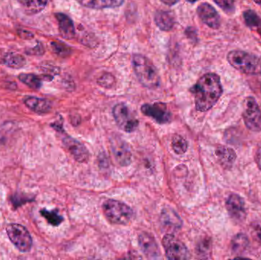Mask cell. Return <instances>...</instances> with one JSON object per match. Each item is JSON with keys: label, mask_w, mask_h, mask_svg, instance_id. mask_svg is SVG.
<instances>
[{"label": "cell", "mask_w": 261, "mask_h": 260, "mask_svg": "<svg viewBox=\"0 0 261 260\" xmlns=\"http://www.w3.org/2000/svg\"><path fill=\"white\" fill-rule=\"evenodd\" d=\"M163 3L167 5V6H173V5L176 4L179 0H161Z\"/></svg>", "instance_id": "cell-34"}, {"label": "cell", "mask_w": 261, "mask_h": 260, "mask_svg": "<svg viewBox=\"0 0 261 260\" xmlns=\"http://www.w3.org/2000/svg\"><path fill=\"white\" fill-rule=\"evenodd\" d=\"M256 4L258 5L261 8V0H253Z\"/></svg>", "instance_id": "cell-36"}, {"label": "cell", "mask_w": 261, "mask_h": 260, "mask_svg": "<svg viewBox=\"0 0 261 260\" xmlns=\"http://www.w3.org/2000/svg\"><path fill=\"white\" fill-rule=\"evenodd\" d=\"M113 113L118 126L125 132H133L138 128L139 124L138 119L125 104L119 103L115 105Z\"/></svg>", "instance_id": "cell-6"}, {"label": "cell", "mask_w": 261, "mask_h": 260, "mask_svg": "<svg viewBox=\"0 0 261 260\" xmlns=\"http://www.w3.org/2000/svg\"><path fill=\"white\" fill-rule=\"evenodd\" d=\"M132 67L141 85L149 89H154L159 85V73L148 58L144 55H134Z\"/></svg>", "instance_id": "cell-2"}, {"label": "cell", "mask_w": 261, "mask_h": 260, "mask_svg": "<svg viewBox=\"0 0 261 260\" xmlns=\"http://www.w3.org/2000/svg\"><path fill=\"white\" fill-rule=\"evenodd\" d=\"M48 0H28L22 5L24 12L29 15H35L39 13L45 9Z\"/></svg>", "instance_id": "cell-22"}, {"label": "cell", "mask_w": 261, "mask_h": 260, "mask_svg": "<svg viewBox=\"0 0 261 260\" xmlns=\"http://www.w3.org/2000/svg\"><path fill=\"white\" fill-rule=\"evenodd\" d=\"M63 143L69 152L78 162H86L88 160L89 154L84 145L69 136L63 137Z\"/></svg>", "instance_id": "cell-14"}, {"label": "cell", "mask_w": 261, "mask_h": 260, "mask_svg": "<svg viewBox=\"0 0 261 260\" xmlns=\"http://www.w3.org/2000/svg\"><path fill=\"white\" fill-rule=\"evenodd\" d=\"M256 28H257V32H258V33L261 35V22L258 24V26H257Z\"/></svg>", "instance_id": "cell-35"}, {"label": "cell", "mask_w": 261, "mask_h": 260, "mask_svg": "<svg viewBox=\"0 0 261 260\" xmlns=\"http://www.w3.org/2000/svg\"><path fill=\"white\" fill-rule=\"evenodd\" d=\"M143 114L151 118L159 124H166L170 122L171 116L165 104H145L141 108Z\"/></svg>", "instance_id": "cell-11"}, {"label": "cell", "mask_w": 261, "mask_h": 260, "mask_svg": "<svg viewBox=\"0 0 261 260\" xmlns=\"http://www.w3.org/2000/svg\"><path fill=\"white\" fill-rule=\"evenodd\" d=\"M102 211L107 219L115 224H128L134 218V212L129 206L122 201L108 199L102 205Z\"/></svg>", "instance_id": "cell-4"}, {"label": "cell", "mask_w": 261, "mask_h": 260, "mask_svg": "<svg viewBox=\"0 0 261 260\" xmlns=\"http://www.w3.org/2000/svg\"><path fill=\"white\" fill-rule=\"evenodd\" d=\"M227 60L231 67L241 73L253 76L261 74V57L257 55L234 50L228 53Z\"/></svg>", "instance_id": "cell-3"}, {"label": "cell", "mask_w": 261, "mask_h": 260, "mask_svg": "<svg viewBox=\"0 0 261 260\" xmlns=\"http://www.w3.org/2000/svg\"><path fill=\"white\" fill-rule=\"evenodd\" d=\"M187 2H189V3H196V2H197L198 0H187Z\"/></svg>", "instance_id": "cell-39"}, {"label": "cell", "mask_w": 261, "mask_h": 260, "mask_svg": "<svg viewBox=\"0 0 261 260\" xmlns=\"http://www.w3.org/2000/svg\"><path fill=\"white\" fill-rule=\"evenodd\" d=\"M255 160L257 166L261 170V141L257 147V151H256Z\"/></svg>", "instance_id": "cell-33"}, {"label": "cell", "mask_w": 261, "mask_h": 260, "mask_svg": "<svg viewBox=\"0 0 261 260\" xmlns=\"http://www.w3.org/2000/svg\"><path fill=\"white\" fill-rule=\"evenodd\" d=\"M18 3H21V5L24 4L28 0H17Z\"/></svg>", "instance_id": "cell-38"}, {"label": "cell", "mask_w": 261, "mask_h": 260, "mask_svg": "<svg viewBox=\"0 0 261 260\" xmlns=\"http://www.w3.org/2000/svg\"><path fill=\"white\" fill-rule=\"evenodd\" d=\"M245 23L251 28H256L261 22L260 17L252 10H247L244 12Z\"/></svg>", "instance_id": "cell-27"}, {"label": "cell", "mask_w": 261, "mask_h": 260, "mask_svg": "<svg viewBox=\"0 0 261 260\" xmlns=\"http://www.w3.org/2000/svg\"><path fill=\"white\" fill-rule=\"evenodd\" d=\"M154 21L158 27L164 32L172 30L175 24L173 14L167 11H158L155 13Z\"/></svg>", "instance_id": "cell-19"}, {"label": "cell", "mask_w": 261, "mask_h": 260, "mask_svg": "<svg viewBox=\"0 0 261 260\" xmlns=\"http://www.w3.org/2000/svg\"><path fill=\"white\" fill-rule=\"evenodd\" d=\"M161 225L167 230H177L182 226L180 217L174 211L164 209L161 215Z\"/></svg>", "instance_id": "cell-16"}, {"label": "cell", "mask_w": 261, "mask_h": 260, "mask_svg": "<svg viewBox=\"0 0 261 260\" xmlns=\"http://www.w3.org/2000/svg\"><path fill=\"white\" fill-rule=\"evenodd\" d=\"M138 242L143 253L149 259H159L161 257V251L156 241L153 236L149 234L143 232L139 235Z\"/></svg>", "instance_id": "cell-13"}, {"label": "cell", "mask_w": 261, "mask_h": 260, "mask_svg": "<svg viewBox=\"0 0 261 260\" xmlns=\"http://www.w3.org/2000/svg\"><path fill=\"white\" fill-rule=\"evenodd\" d=\"M6 233L11 242L21 253L30 251L33 244L32 236L25 227L19 224H10L6 227Z\"/></svg>", "instance_id": "cell-5"}, {"label": "cell", "mask_w": 261, "mask_h": 260, "mask_svg": "<svg viewBox=\"0 0 261 260\" xmlns=\"http://www.w3.org/2000/svg\"><path fill=\"white\" fill-rule=\"evenodd\" d=\"M27 53L32 55H41L44 53V47L41 43H38L33 48L29 49Z\"/></svg>", "instance_id": "cell-32"}, {"label": "cell", "mask_w": 261, "mask_h": 260, "mask_svg": "<svg viewBox=\"0 0 261 260\" xmlns=\"http://www.w3.org/2000/svg\"><path fill=\"white\" fill-rule=\"evenodd\" d=\"M40 213L47 220V222L50 225L55 226V227L59 226L64 221L62 216H61L56 211H49L47 210V209H43L40 211Z\"/></svg>", "instance_id": "cell-25"}, {"label": "cell", "mask_w": 261, "mask_h": 260, "mask_svg": "<svg viewBox=\"0 0 261 260\" xmlns=\"http://www.w3.org/2000/svg\"><path fill=\"white\" fill-rule=\"evenodd\" d=\"M18 79L23 83L33 90H39L42 85L41 78L33 73H21Z\"/></svg>", "instance_id": "cell-23"}, {"label": "cell", "mask_w": 261, "mask_h": 260, "mask_svg": "<svg viewBox=\"0 0 261 260\" xmlns=\"http://www.w3.org/2000/svg\"><path fill=\"white\" fill-rule=\"evenodd\" d=\"M214 2L226 13L232 14L236 10L234 0H214Z\"/></svg>", "instance_id": "cell-28"}, {"label": "cell", "mask_w": 261, "mask_h": 260, "mask_svg": "<svg viewBox=\"0 0 261 260\" xmlns=\"http://www.w3.org/2000/svg\"><path fill=\"white\" fill-rule=\"evenodd\" d=\"M58 22L60 35L64 39L70 40L74 38L75 27L71 18L64 13L55 14Z\"/></svg>", "instance_id": "cell-15"}, {"label": "cell", "mask_w": 261, "mask_h": 260, "mask_svg": "<svg viewBox=\"0 0 261 260\" xmlns=\"http://www.w3.org/2000/svg\"><path fill=\"white\" fill-rule=\"evenodd\" d=\"M230 217L237 222L243 221L246 218V209L243 198L237 194L229 195L225 203Z\"/></svg>", "instance_id": "cell-10"}, {"label": "cell", "mask_w": 261, "mask_h": 260, "mask_svg": "<svg viewBox=\"0 0 261 260\" xmlns=\"http://www.w3.org/2000/svg\"><path fill=\"white\" fill-rule=\"evenodd\" d=\"M197 13L202 22L211 28L218 29L220 27V15L211 5L207 3L199 5L197 9Z\"/></svg>", "instance_id": "cell-12"}, {"label": "cell", "mask_w": 261, "mask_h": 260, "mask_svg": "<svg viewBox=\"0 0 261 260\" xmlns=\"http://www.w3.org/2000/svg\"><path fill=\"white\" fill-rule=\"evenodd\" d=\"M163 247L166 256L170 259H188L190 258V252L184 243L176 237L167 235L163 238Z\"/></svg>", "instance_id": "cell-8"}, {"label": "cell", "mask_w": 261, "mask_h": 260, "mask_svg": "<svg viewBox=\"0 0 261 260\" xmlns=\"http://www.w3.org/2000/svg\"><path fill=\"white\" fill-rule=\"evenodd\" d=\"M199 255H203L202 258H204V255H207V253H210V250H211V243L208 241H204L201 243L199 245Z\"/></svg>", "instance_id": "cell-31"}, {"label": "cell", "mask_w": 261, "mask_h": 260, "mask_svg": "<svg viewBox=\"0 0 261 260\" xmlns=\"http://www.w3.org/2000/svg\"><path fill=\"white\" fill-rule=\"evenodd\" d=\"M24 103L29 109L38 114H45L51 109L50 101L35 96H28L24 99Z\"/></svg>", "instance_id": "cell-17"}, {"label": "cell", "mask_w": 261, "mask_h": 260, "mask_svg": "<svg viewBox=\"0 0 261 260\" xmlns=\"http://www.w3.org/2000/svg\"><path fill=\"white\" fill-rule=\"evenodd\" d=\"M54 50L58 54L65 55L68 53L69 49L66 47L63 43L61 42H53L51 44Z\"/></svg>", "instance_id": "cell-30"}, {"label": "cell", "mask_w": 261, "mask_h": 260, "mask_svg": "<svg viewBox=\"0 0 261 260\" xmlns=\"http://www.w3.org/2000/svg\"><path fill=\"white\" fill-rule=\"evenodd\" d=\"M192 92L196 109L202 112L208 111L217 103L223 93L220 77L216 73H206L199 78Z\"/></svg>", "instance_id": "cell-1"}, {"label": "cell", "mask_w": 261, "mask_h": 260, "mask_svg": "<svg viewBox=\"0 0 261 260\" xmlns=\"http://www.w3.org/2000/svg\"><path fill=\"white\" fill-rule=\"evenodd\" d=\"M3 63L8 67L12 69L22 68L26 64V59L20 53L9 52L6 53L3 58Z\"/></svg>", "instance_id": "cell-21"}, {"label": "cell", "mask_w": 261, "mask_h": 260, "mask_svg": "<svg viewBox=\"0 0 261 260\" xmlns=\"http://www.w3.org/2000/svg\"><path fill=\"white\" fill-rule=\"evenodd\" d=\"M243 119L245 125L252 131L261 130V111L258 104L252 96L245 99L244 102Z\"/></svg>", "instance_id": "cell-7"}, {"label": "cell", "mask_w": 261, "mask_h": 260, "mask_svg": "<svg viewBox=\"0 0 261 260\" xmlns=\"http://www.w3.org/2000/svg\"><path fill=\"white\" fill-rule=\"evenodd\" d=\"M248 244H249V241L246 235L240 234L236 235L231 241V250L234 253H243L248 247Z\"/></svg>", "instance_id": "cell-24"}, {"label": "cell", "mask_w": 261, "mask_h": 260, "mask_svg": "<svg viewBox=\"0 0 261 260\" xmlns=\"http://www.w3.org/2000/svg\"><path fill=\"white\" fill-rule=\"evenodd\" d=\"M172 148L176 154H184L187 151L188 143L181 135H175L172 140Z\"/></svg>", "instance_id": "cell-26"}, {"label": "cell", "mask_w": 261, "mask_h": 260, "mask_svg": "<svg viewBox=\"0 0 261 260\" xmlns=\"http://www.w3.org/2000/svg\"><path fill=\"white\" fill-rule=\"evenodd\" d=\"M219 163L225 169H230L236 160V154L234 150L227 147L219 146L216 151Z\"/></svg>", "instance_id": "cell-20"}, {"label": "cell", "mask_w": 261, "mask_h": 260, "mask_svg": "<svg viewBox=\"0 0 261 260\" xmlns=\"http://www.w3.org/2000/svg\"><path fill=\"white\" fill-rule=\"evenodd\" d=\"M98 83L101 85V86L105 87V88H110L113 86V84L115 83V78L113 75L107 73V74H104L103 76H101L99 79H98Z\"/></svg>", "instance_id": "cell-29"}, {"label": "cell", "mask_w": 261, "mask_h": 260, "mask_svg": "<svg viewBox=\"0 0 261 260\" xmlns=\"http://www.w3.org/2000/svg\"><path fill=\"white\" fill-rule=\"evenodd\" d=\"M257 237H258L259 241H260L261 243V228L259 230L258 233H257Z\"/></svg>", "instance_id": "cell-37"}, {"label": "cell", "mask_w": 261, "mask_h": 260, "mask_svg": "<svg viewBox=\"0 0 261 260\" xmlns=\"http://www.w3.org/2000/svg\"><path fill=\"white\" fill-rule=\"evenodd\" d=\"M110 148L115 160L120 166H126L132 160V152L130 147L125 140L119 136H115L110 140Z\"/></svg>", "instance_id": "cell-9"}, {"label": "cell", "mask_w": 261, "mask_h": 260, "mask_svg": "<svg viewBox=\"0 0 261 260\" xmlns=\"http://www.w3.org/2000/svg\"><path fill=\"white\" fill-rule=\"evenodd\" d=\"M81 6L93 9H110L122 6L125 0H76Z\"/></svg>", "instance_id": "cell-18"}]
</instances>
